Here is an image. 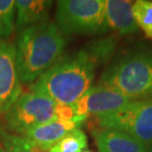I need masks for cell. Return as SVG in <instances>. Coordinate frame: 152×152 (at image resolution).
I'll return each mask as SVG.
<instances>
[{
	"label": "cell",
	"instance_id": "obj_1",
	"mask_svg": "<svg viewBox=\"0 0 152 152\" xmlns=\"http://www.w3.org/2000/svg\"><path fill=\"white\" fill-rule=\"evenodd\" d=\"M98 64L83 48L64 56L42 74L30 91L41 94L56 104L72 105L92 87Z\"/></svg>",
	"mask_w": 152,
	"mask_h": 152
},
{
	"label": "cell",
	"instance_id": "obj_2",
	"mask_svg": "<svg viewBox=\"0 0 152 152\" xmlns=\"http://www.w3.org/2000/svg\"><path fill=\"white\" fill-rule=\"evenodd\" d=\"M64 35L56 23L45 22L23 30L16 45L21 84L31 86L63 56Z\"/></svg>",
	"mask_w": 152,
	"mask_h": 152
},
{
	"label": "cell",
	"instance_id": "obj_3",
	"mask_svg": "<svg viewBox=\"0 0 152 152\" xmlns=\"http://www.w3.org/2000/svg\"><path fill=\"white\" fill-rule=\"evenodd\" d=\"M99 85L112 88L130 100L152 98V50L132 51L103 73Z\"/></svg>",
	"mask_w": 152,
	"mask_h": 152
},
{
	"label": "cell",
	"instance_id": "obj_4",
	"mask_svg": "<svg viewBox=\"0 0 152 152\" xmlns=\"http://www.w3.org/2000/svg\"><path fill=\"white\" fill-rule=\"evenodd\" d=\"M56 25L63 35H102L108 31L105 0L57 1Z\"/></svg>",
	"mask_w": 152,
	"mask_h": 152
},
{
	"label": "cell",
	"instance_id": "obj_5",
	"mask_svg": "<svg viewBox=\"0 0 152 152\" xmlns=\"http://www.w3.org/2000/svg\"><path fill=\"white\" fill-rule=\"evenodd\" d=\"M56 102L41 94L21 93L3 117L6 130L24 135L36 126L56 121Z\"/></svg>",
	"mask_w": 152,
	"mask_h": 152
},
{
	"label": "cell",
	"instance_id": "obj_6",
	"mask_svg": "<svg viewBox=\"0 0 152 152\" xmlns=\"http://www.w3.org/2000/svg\"><path fill=\"white\" fill-rule=\"evenodd\" d=\"M101 129L121 130L145 146L152 145V98L132 101L114 113L97 117Z\"/></svg>",
	"mask_w": 152,
	"mask_h": 152
},
{
	"label": "cell",
	"instance_id": "obj_7",
	"mask_svg": "<svg viewBox=\"0 0 152 152\" xmlns=\"http://www.w3.org/2000/svg\"><path fill=\"white\" fill-rule=\"evenodd\" d=\"M22 93L15 45L9 41H0V118Z\"/></svg>",
	"mask_w": 152,
	"mask_h": 152
},
{
	"label": "cell",
	"instance_id": "obj_8",
	"mask_svg": "<svg viewBox=\"0 0 152 152\" xmlns=\"http://www.w3.org/2000/svg\"><path fill=\"white\" fill-rule=\"evenodd\" d=\"M132 100L112 88L97 85L91 87L80 99L72 104L75 115H94L101 117L117 112Z\"/></svg>",
	"mask_w": 152,
	"mask_h": 152
},
{
	"label": "cell",
	"instance_id": "obj_9",
	"mask_svg": "<svg viewBox=\"0 0 152 152\" xmlns=\"http://www.w3.org/2000/svg\"><path fill=\"white\" fill-rule=\"evenodd\" d=\"M86 115H74L71 121H51L29 130L22 135L33 150L48 152L56 142L76 129H80Z\"/></svg>",
	"mask_w": 152,
	"mask_h": 152
},
{
	"label": "cell",
	"instance_id": "obj_10",
	"mask_svg": "<svg viewBox=\"0 0 152 152\" xmlns=\"http://www.w3.org/2000/svg\"><path fill=\"white\" fill-rule=\"evenodd\" d=\"M53 1L15 0V28L22 32L29 27L48 22Z\"/></svg>",
	"mask_w": 152,
	"mask_h": 152
},
{
	"label": "cell",
	"instance_id": "obj_11",
	"mask_svg": "<svg viewBox=\"0 0 152 152\" xmlns=\"http://www.w3.org/2000/svg\"><path fill=\"white\" fill-rule=\"evenodd\" d=\"M94 136L100 152H144L147 149V146L121 130L100 129Z\"/></svg>",
	"mask_w": 152,
	"mask_h": 152
},
{
	"label": "cell",
	"instance_id": "obj_12",
	"mask_svg": "<svg viewBox=\"0 0 152 152\" xmlns=\"http://www.w3.org/2000/svg\"><path fill=\"white\" fill-rule=\"evenodd\" d=\"M105 13L108 27L121 35L137 32L132 13V2L126 0H105Z\"/></svg>",
	"mask_w": 152,
	"mask_h": 152
},
{
	"label": "cell",
	"instance_id": "obj_13",
	"mask_svg": "<svg viewBox=\"0 0 152 152\" xmlns=\"http://www.w3.org/2000/svg\"><path fill=\"white\" fill-rule=\"evenodd\" d=\"M115 47H117L115 39L107 37L92 42L87 48H85V50L90 54L94 61L100 65L105 64L112 58L113 54L115 53Z\"/></svg>",
	"mask_w": 152,
	"mask_h": 152
},
{
	"label": "cell",
	"instance_id": "obj_14",
	"mask_svg": "<svg viewBox=\"0 0 152 152\" xmlns=\"http://www.w3.org/2000/svg\"><path fill=\"white\" fill-rule=\"evenodd\" d=\"M87 145L86 133L80 129H76L56 142L48 152H82Z\"/></svg>",
	"mask_w": 152,
	"mask_h": 152
},
{
	"label": "cell",
	"instance_id": "obj_15",
	"mask_svg": "<svg viewBox=\"0 0 152 152\" xmlns=\"http://www.w3.org/2000/svg\"><path fill=\"white\" fill-rule=\"evenodd\" d=\"M15 0H0V41H8L15 30Z\"/></svg>",
	"mask_w": 152,
	"mask_h": 152
},
{
	"label": "cell",
	"instance_id": "obj_16",
	"mask_svg": "<svg viewBox=\"0 0 152 152\" xmlns=\"http://www.w3.org/2000/svg\"><path fill=\"white\" fill-rule=\"evenodd\" d=\"M0 152H34L22 135L0 129Z\"/></svg>",
	"mask_w": 152,
	"mask_h": 152
},
{
	"label": "cell",
	"instance_id": "obj_17",
	"mask_svg": "<svg viewBox=\"0 0 152 152\" xmlns=\"http://www.w3.org/2000/svg\"><path fill=\"white\" fill-rule=\"evenodd\" d=\"M132 13L138 28L145 32L152 27V1L137 0L133 2Z\"/></svg>",
	"mask_w": 152,
	"mask_h": 152
},
{
	"label": "cell",
	"instance_id": "obj_18",
	"mask_svg": "<svg viewBox=\"0 0 152 152\" xmlns=\"http://www.w3.org/2000/svg\"><path fill=\"white\" fill-rule=\"evenodd\" d=\"M54 114H56V118L57 121H71L75 115L71 105L62 104H56Z\"/></svg>",
	"mask_w": 152,
	"mask_h": 152
},
{
	"label": "cell",
	"instance_id": "obj_19",
	"mask_svg": "<svg viewBox=\"0 0 152 152\" xmlns=\"http://www.w3.org/2000/svg\"><path fill=\"white\" fill-rule=\"evenodd\" d=\"M144 33H145V35H146V37H147V38L152 39V27H151V28L148 29V30H146V31H145Z\"/></svg>",
	"mask_w": 152,
	"mask_h": 152
},
{
	"label": "cell",
	"instance_id": "obj_20",
	"mask_svg": "<svg viewBox=\"0 0 152 152\" xmlns=\"http://www.w3.org/2000/svg\"><path fill=\"white\" fill-rule=\"evenodd\" d=\"M147 151L148 152H152V145H150V146L147 147Z\"/></svg>",
	"mask_w": 152,
	"mask_h": 152
},
{
	"label": "cell",
	"instance_id": "obj_21",
	"mask_svg": "<svg viewBox=\"0 0 152 152\" xmlns=\"http://www.w3.org/2000/svg\"><path fill=\"white\" fill-rule=\"evenodd\" d=\"M82 152H92V151H89V150H85V151H82Z\"/></svg>",
	"mask_w": 152,
	"mask_h": 152
},
{
	"label": "cell",
	"instance_id": "obj_22",
	"mask_svg": "<svg viewBox=\"0 0 152 152\" xmlns=\"http://www.w3.org/2000/svg\"><path fill=\"white\" fill-rule=\"evenodd\" d=\"M144 152H148V151H147V149H146V150H145V151H144Z\"/></svg>",
	"mask_w": 152,
	"mask_h": 152
}]
</instances>
